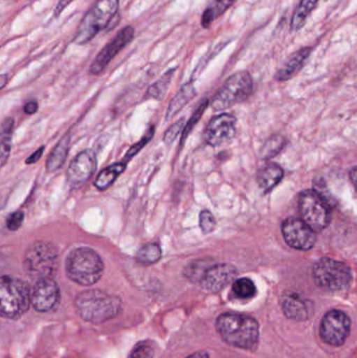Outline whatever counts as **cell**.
Wrapping results in <instances>:
<instances>
[{"label":"cell","instance_id":"obj_23","mask_svg":"<svg viewBox=\"0 0 357 358\" xmlns=\"http://www.w3.org/2000/svg\"><path fill=\"white\" fill-rule=\"evenodd\" d=\"M13 132H14V119L6 117L1 124V142H0V163L2 167L6 165L10 157L12 148Z\"/></svg>","mask_w":357,"mask_h":358},{"label":"cell","instance_id":"obj_24","mask_svg":"<svg viewBox=\"0 0 357 358\" xmlns=\"http://www.w3.org/2000/svg\"><path fill=\"white\" fill-rule=\"evenodd\" d=\"M236 0H212L210 6L205 8L201 17V24L205 29L210 27L218 17L221 16L226 10H228L231 6L234 4Z\"/></svg>","mask_w":357,"mask_h":358},{"label":"cell","instance_id":"obj_27","mask_svg":"<svg viewBox=\"0 0 357 358\" xmlns=\"http://www.w3.org/2000/svg\"><path fill=\"white\" fill-rule=\"evenodd\" d=\"M161 248L156 243L146 244L136 254V261L143 265L154 264L161 260Z\"/></svg>","mask_w":357,"mask_h":358},{"label":"cell","instance_id":"obj_4","mask_svg":"<svg viewBox=\"0 0 357 358\" xmlns=\"http://www.w3.org/2000/svg\"><path fill=\"white\" fill-rule=\"evenodd\" d=\"M119 0H96L80 22L73 41L80 45L92 41L112 22L119 12Z\"/></svg>","mask_w":357,"mask_h":358},{"label":"cell","instance_id":"obj_2","mask_svg":"<svg viewBox=\"0 0 357 358\" xmlns=\"http://www.w3.org/2000/svg\"><path fill=\"white\" fill-rule=\"evenodd\" d=\"M78 315L92 324H101L113 319L122 308L121 300L101 290H87L78 294L75 301Z\"/></svg>","mask_w":357,"mask_h":358},{"label":"cell","instance_id":"obj_26","mask_svg":"<svg viewBox=\"0 0 357 358\" xmlns=\"http://www.w3.org/2000/svg\"><path fill=\"white\" fill-rule=\"evenodd\" d=\"M174 73H175V69H170L167 73H163V77L159 81L155 82L153 85L148 88L145 99L146 100H148V99H155V100L163 99V96H166V92H167L168 87H169L170 83H171Z\"/></svg>","mask_w":357,"mask_h":358},{"label":"cell","instance_id":"obj_34","mask_svg":"<svg viewBox=\"0 0 357 358\" xmlns=\"http://www.w3.org/2000/svg\"><path fill=\"white\" fill-rule=\"evenodd\" d=\"M283 138L278 136V138H272L264 145L263 155L265 157H275L279 151L282 149Z\"/></svg>","mask_w":357,"mask_h":358},{"label":"cell","instance_id":"obj_39","mask_svg":"<svg viewBox=\"0 0 357 358\" xmlns=\"http://www.w3.org/2000/svg\"><path fill=\"white\" fill-rule=\"evenodd\" d=\"M38 110V104L35 101H31V102L27 103L24 106L25 113L27 115H34V113H37Z\"/></svg>","mask_w":357,"mask_h":358},{"label":"cell","instance_id":"obj_38","mask_svg":"<svg viewBox=\"0 0 357 358\" xmlns=\"http://www.w3.org/2000/svg\"><path fill=\"white\" fill-rule=\"evenodd\" d=\"M73 0H59L58 3H57L56 8H54V16L58 17L60 16L61 13L65 10L67 6L73 2Z\"/></svg>","mask_w":357,"mask_h":358},{"label":"cell","instance_id":"obj_18","mask_svg":"<svg viewBox=\"0 0 357 358\" xmlns=\"http://www.w3.org/2000/svg\"><path fill=\"white\" fill-rule=\"evenodd\" d=\"M310 52H312V48H303L293 52L287 59L283 66L279 69L276 75V79L281 82L291 79L303 67L304 63L309 57Z\"/></svg>","mask_w":357,"mask_h":358},{"label":"cell","instance_id":"obj_41","mask_svg":"<svg viewBox=\"0 0 357 358\" xmlns=\"http://www.w3.org/2000/svg\"><path fill=\"white\" fill-rule=\"evenodd\" d=\"M187 358H210V357L205 351H198V352L194 353V355Z\"/></svg>","mask_w":357,"mask_h":358},{"label":"cell","instance_id":"obj_16","mask_svg":"<svg viewBox=\"0 0 357 358\" xmlns=\"http://www.w3.org/2000/svg\"><path fill=\"white\" fill-rule=\"evenodd\" d=\"M237 273L236 267L226 263L211 265L199 284L207 292L216 294L232 283L236 279Z\"/></svg>","mask_w":357,"mask_h":358},{"label":"cell","instance_id":"obj_5","mask_svg":"<svg viewBox=\"0 0 357 358\" xmlns=\"http://www.w3.org/2000/svg\"><path fill=\"white\" fill-rule=\"evenodd\" d=\"M31 292L25 282L10 275L0 281V311L6 319H19L29 310Z\"/></svg>","mask_w":357,"mask_h":358},{"label":"cell","instance_id":"obj_6","mask_svg":"<svg viewBox=\"0 0 357 358\" xmlns=\"http://www.w3.org/2000/svg\"><path fill=\"white\" fill-rule=\"evenodd\" d=\"M23 265L25 271L37 281L52 278L58 271V250L50 242H35L25 252Z\"/></svg>","mask_w":357,"mask_h":358},{"label":"cell","instance_id":"obj_13","mask_svg":"<svg viewBox=\"0 0 357 358\" xmlns=\"http://www.w3.org/2000/svg\"><path fill=\"white\" fill-rule=\"evenodd\" d=\"M134 37V29L132 27H126L119 31L117 36L111 40L105 48L99 52L90 66V73L98 76L104 71L109 63L113 60L115 56L131 42Z\"/></svg>","mask_w":357,"mask_h":358},{"label":"cell","instance_id":"obj_33","mask_svg":"<svg viewBox=\"0 0 357 358\" xmlns=\"http://www.w3.org/2000/svg\"><path fill=\"white\" fill-rule=\"evenodd\" d=\"M184 119L180 120V121L174 123L169 129L166 131L165 136H163V143L167 146H170L172 143L175 141V138L180 136V132L184 129Z\"/></svg>","mask_w":357,"mask_h":358},{"label":"cell","instance_id":"obj_42","mask_svg":"<svg viewBox=\"0 0 357 358\" xmlns=\"http://www.w3.org/2000/svg\"><path fill=\"white\" fill-rule=\"evenodd\" d=\"M6 75L4 73V75L1 76V88L4 87V85H6Z\"/></svg>","mask_w":357,"mask_h":358},{"label":"cell","instance_id":"obj_9","mask_svg":"<svg viewBox=\"0 0 357 358\" xmlns=\"http://www.w3.org/2000/svg\"><path fill=\"white\" fill-rule=\"evenodd\" d=\"M298 206L302 220L314 231H323L330 224L331 210L328 202L316 189L302 192L299 195Z\"/></svg>","mask_w":357,"mask_h":358},{"label":"cell","instance_id":"obj_31","mask_svg":"<svg viewBox=\"0 0 357 358\" xmlns=\"http://www.w3.org/2000/svg\"><path fill=\"white\" fill-rule=\"evenodd\" d=\"M153 136H154V127L152 126V127L149 128V130L146 132V134H145L144 138H143L140 142L134 144L133 146L128 150L127 155H126L125 159H124L123 162L127 163V162L130 161L132 157H136V155H138V153L140 152V151L142 150V149L144 148V147L146 146L151 140H152Z\"/></svg>","mask_w":357,"mask_h":358},{"label":"cell","instance_id":"obj_25","mask_svg":"<svg viewBox=\"0 0 357 358\" xmlns=\"http://www.w3.org/2000/svg\"><path fill=\"white\" fill-rule=\"evenodd\" d=\"M320 0H301L298 8L293 13V20H291V29L299 31L304 27L308 16L312 14V10L318 6Z\"/></svg>","mask_w":357,"mask_h":358},{"label":"cell","instance_id":"obj_15","mask_svg":"<svg viewBox=\"0 0 357 358\" xmlns=\"http://www.w3.org/2000/svg\"><path fill=\"white\" fill-rule=\"evenodd\" d=\"M60 300V289L52 278L38 280L31 290V304L39 313H48L56 307Z\"/></svg>","mask_w":357,"mask_h":358},{"label":"cell","instance_id":"obj_40","mask_svg":"<svg viewBox=\"0 0 357 358\" xmlns=\"http://www.w3.org/2000/svg\"><path fill=\"white\" fill-rule=\"evenodd\" d=\"M349 176L350 180H351V182L354 183V187L357 189V167L354 168V169L350 171Z\"/></svg>","mask_w":357,"mask_h":358},{"label":"cell","instance_id":"obj_37","mask_svg":"<svg viewBox=\"0 0 357 358\" xmlns=\"http://www.w3.org/2000/svg\"><path fill=\"white\" fill-rule=\"evenodd\" d=\"M43 152L44 147H40V148L38 149L37 151H35V152H34L33 155H31V157H27V159H25V163H27V165H31V164L37 163V162L39 161L40 159H41Z\"/></svg>","mask_w":357,"mask_h":358},{"label":"cell","instance_id":"obj_10","mask_svg":"<svg viewBox=\"0 0 357 358\" xmlns=\"http://www.w3.org/2000/svg\"><path fill=\"white\" fill-rule=\"evenodd\" d=\"M350 328V317L344 311L333 309L325 315L321 322L320 336L330 346H342L349 336Z\"/></svg>","mask_w":357,"mask_h":358},{"label":"cell","instance_id":"obj_7","mask_svg":"<svg viewBox=\"0 0 357 358\" xmlns=\"http://www.w3.org/2000/svg\"><path fill=\"white\" fill-rule=\"evenodd\" d=\"M312 273L316 285L327 292H342L352 281L351 269L335 259H321L314 264Z\"/></svg>","mask_w":357,"mask_h":358},{"label":"cell","instance_id":"obj_32","mask_svg":"<svg viewBox=\"0 0 357 358\" xmlns=\"http://www.w3.org/2000/svg\"><path fill=\"white\" fill-rule=\"evenodd\" d=\"M216 225H217V222H216L215 217L210 210H205L201 213V215H199V227H201L203 234L207 235V234L213 233L214 229H216Z\"/></svg>","mask_w":357,"mask_h":358},{"label":"cell","instance_id":"obj_36","mask_svg":"<svg viewBox=\"0 0 357 358\" xmlns=\"http://www.w3.org/2000/svg\"><path fill=\"white\" fill-rule=\"evenodd\" d=\"M154 351L149 345L140 344L130 353L129 358H153Z\"/></svg>","mask_w":357,"mask_h":358},{"label":"cell","instance_id":"obj_22","mask_svg":"<svg viewBox=\"0 0 357 358\" xmlns=\"http://www.w3.org/2000/svg\"><path fill=\"white\" fill-rule=\"evenodd\" d=\"M126 167H127V163L122 162V163L113 164V165L105 168L96 176V180H94V185L99 189H102V191L103 189H108V187L113 185L115 179L123 173Z\"/></svg>","mask_w":357,"mask_h":358},{"label":"cell","instance_id":"obj_30","mask_svg":"<svg viewBox=\"0 0 357 358\" xmlns=\"http://www.w3.org/2000/svg\"><path fill=\"white\" fill-rule=\"evenodd\" d=\"M207 106H209V101L207 100H203V102L199 104L198 108L195 110V113H193L192 117H191V119L189 120L187 125L184 126V132H182V143H180V145L184 144V141L187 140L189 134H190L191 131H192L193 128L196 126V124L198 123L201 117H203V113H205V110L207 109Z\"/></svg>","mask_w":357,"mask_h":358},{"label":"cell","instance_id":"obj_8","mask_svg":"<svg viewBox=\"0 0 357 358\" xmlns=\"http://www.w3.org/2000/svg\"><path fill=\"white\" fill-rule=\"evenodd\" d=\"M253 85V78L247 71H242L234 73L226 80L224 85L214 96L211 106L218 111L231 108L251 96Z\"/></svg>","mask_w":357,"mask_h":358},{"label":"cell","instance_id":"obj_29","mask_svg":"<svg viewBox=\"0 0 357 358\" xmlns=\"http://www.w3.org/2000/svg\"><path fill=\"white\" fill-rule=\"evenodd\" d=\"M211 266L207 260L194 261L187 266L184 275L189 281L194 283H201V279L205 275V271Z\"/></svg>","mask_w":357,"mask_h":358},{"label":"cell","instance_id":"obj_17","mask_svg":"<svg viewBox=\"0 0 357 358\" xmlns=\"http://www.w3.org/2000/svg\"><path fill=\"white\" fill-rule=\"evenodd\" d=\"M283 313L289 319L296 321H305L310 319L314 313L312 301L303 298L297 292H286L281 299Z\"/></svg>","mask_w":357,"mask_h":358},{"label":"cell","instance_id":"obj_14","mask_svg":"<svg viewBox=\"0 0 357 358\" xmlns=\"http://www.w3.org/2000/svg\"><path fill=\"white\" fill-rule=\"evenodd\" d=\"M96 153L90 149L82 151L73 159L67 169V182L73 189H79L89 180L96 170Z\"/></svg>","mask_w":357,"mask_h":358},{"label":"cell","instance_id":"obj_1","mask_svg":"<svg viewBox=\"0 0 357 358\" xmlns=\"http://www.w3.org/2000/svg\"><path fill=\"white\" fill-rule=\"evenodd\" d=\"M216 329L231 346L255 351L259 343V323L255 319L237 313H224L216 321Z\"/></svg>","mask_w":357,"mask_h":358},{"label":"cell","instance_id":"obj_20","mask_svg":"<svg viewBox=\"0 0 357 358\" xmlns=\"http://www.w3.org/2000/svg\"><path fill=\"white\" fill-rule=\"evenodd\" d=\"M284 176V171L277 164H268L258 172L257 181L265 193L272 191Z\"/></svg>","mask_w":357,"mask_h":358},{"label":"cell","instance_id":"obj_35","mask_svg":"<svg viewBox=\"0 0 357 358\" xmlns=\"http://www.w3.org/2000/svg\"><path fill=\"white\" fill-rule=\"evenodd\" d=\"M23 220H24V214H23L21 210L12 213V214L8 217V219H6V227H8L10 231H16L17 229H20Z\"/></svg>","mask_w":357,"mask_h":358},{"label":"cell","instance_id":"obj_11","mask_svg":"<svg viewBox=\"0 0 357 358\" xmlns=\"http://www.w3.org/2000/svg\"><path fill=\"white\" fill-rule=\"evenodd\" d=\"M282 234L285 242L295 250H309L316 245V231L302 219L287 218L282 223Z\"/></svg>","mask_w":357,"mask_h":358},{"label":"cell","instance_id":"obj_19","mask_svg":"<svg viewBox=\"0 0 357 358\" xmlns=\"http://www.w3.org/2000/svg\"><path fill=\"white\" fill-rule=\"evenodd\" d=\"M195 96H196V90H195L193 82H189V83L184 84V85L176 92L175 96L172 98L169 107H168L167 109L166 120H171L172 117H175Z\"/></svg>","mask_w":357,"mask_h":358},{"label":"cell","instance_id":"obj_3","mask_svg":"<svg viewBox=\"0 0 357 358\" xmlns=\"http://www.w3.org/2000/svg\"><path fill=\"white\" fill-rule=\"evenodd\" d=\"M67 277L83 286H92L99 282L104 273V263L101 257L89 248L71 250L65 262Z\"/></svg>","mask_w":357,"mask_h":358},{"label":"cell","instance_id":"obj_12","mask_svg":"<svg viewBox=\"0 0 357 358\" xmlns=\"http://www.w3.org/2000/svg\"><path fill=\"white\" fill-rule=\"evenodd\" d=\"M236 117L228 113H222L213 117L205 130V138L210 146L221 147L234 140L236 136Z\"/></svg>","mask_w":357,"mask_h":358},{"label":"cell","instance_id":"obj_21","mask_svg":"<svg viewBox=\"0 0 357 358\" xmlns=\"http://www.w3.org/2000/svg\"><path fill=\"white\" fill-rule=\"evenodd\" d=\"M69 141H71L69 136H65L50 153L46 161V170L48 173H54L64 165L68 155Z\"/></svg>","mask_w":357,"mask_h":358},{"label":"cell","instance_id":"obj_28","mask_svg":"<svg viewBox=\"0 0 357 358\" xmlns=\"http://www.w3.org/2000/svg\"><path fill=\"white\" fill-rule=\"evenodd\" d=\"M233 292L238 298L252 299L257 294V288L255 283L247 278H241L233 283Z\"/></svg>","mask_w":357,"mask_h":358}]
</instances>
